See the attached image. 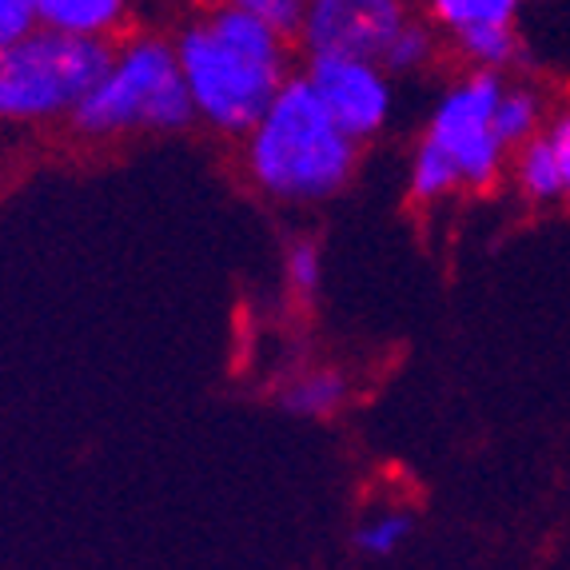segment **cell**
Here are the masks:
<instances>
[{
	"label": "cell",
	"instance_id": "obj_1",
	"mask_svg": "<svg viewBox=\"0 0 570 570\" xmlns=\"http://www.w3.org/2000/svg\"><path fill=\"white\" fill-rule=\"evenodd\" d=\"M171 45L196 120L239 140L256 128L259 116L295 77L292 40L228 9L224 0L191 17L171 37Z\"/></svg>",
	"mask_w": 570,
	"mask_h": 570
},
{
	"label": "cell",
	"instance_id": "obj_2",
	"mask_svg": "<svg viewBox=\"0 0 570 570\" xmlns=\"http://www.w3.org/2000/svg\"><path fill=\"white\" fill-rule=\"evenodd\" d=\"M244 171L267 200L315 208L352 188L360 144L324 112L307 80L295 72L244 136Z\"/></svg>",
	"mask_w": 570,
	"mask_h": 570
},
{
	"label": "cell",
	"instance_id": "obj_3",
	"mask_svg": "<svg viewBox=\"0 0 570 570\" xmlns=\"http://www.w3.org/2000/svg\"><path fill=\"white\" fill-rule=\"evenodd\" d=\"M72 132L85 140H120V136H171L196 124L188 85H184L176 45L156 32L116 40L105 72L96 77Z\"/></svg>",
	"mask_w": 570,
	"mask_h": 570
},
{
	"label": "cell",
	"instance_id": "obj_4",
	"mask_svg": "<svg viewBox=\"0 0 570 570\" xmlns=\"http://www.w3.org/2000/svg\"><path fill=\"white\" fill-rule=\"evenodd\" d=\"M108 40L32 29L0 52V128L72 120L88 88L105 72Z\"/></svg>",
	"mask_w": 570,
	"mask_h": 570
},
{
	"label": "cell",
	"instance_id": "obj_5",
	"mask_svg": "<svg viewBox=\"0 0 570 570\" xmlns=\"http://www.w3.org/2000/svg\"><path fill=\"white\" fill-rule=\"evenodd\" d=\"M503 88V77L466 72L463 80H455L439 96L428 116V128L419 136L448 156L451 168L459 171L463 191H491L511 164V148L499 140V128H494Z\"/></svg>",
	"mask_w": 570,
	"mask_h": 570
},
{
	"label": "cell",
	"instance_id": "obj_6",
	"mask_svg": "<svg viewBox=\"0 0 570 570\" xmlns=\"http://www.w3.org/2000/svg\"><path fill=\"white\" fill-rule=\"evenodd\" d=\"M307 88L324 112L340 124L355 144H367L387 132L391 116H395V80L380 60L360 57H304Z\"/></svg>",
	"mask_w": 570,
	"mask_h": 570
},
{
	"label": "cell",
	"instance_id": "obj_7",
	"mask_svg": "<svg viewBox=\"0 0 570 570\" xmlns=\"http://www.w3.org/2000/svg\"><path fill=\"white\" fill-rule=\"evenodd\" d=\"M407 20V0H307L295 45L304 48V57L383 60Z\"/></svg>",
	"mask_w": 570,
	"mask_h": 570
},
{
	"label": "cell",
	"instance_id": "obj_8",
	"mask_svg": "<svg viewBox=\"0 0 570 570\" xmlns=\"http://www.w3.org/2000/svg\"><path fill=\"white\" fill-rule=\"evenodd\" d=\"M29 4L32 17H37V29L108 40V45L128 24V12H132V0H29Z\"/></svg>",
	"mask_w": 570,
	"mask_h": 570
},
{
	"label": "cell",
	"instance_id": "obj_9",
	"mask_svg": "<svg viewBox=\"0 0 570 570\" xmlns=\"http://www.w3.org/2000/svg\"><path fill=\"white\" fill-rule=\"evenodd\" d=\"M511 180L519 200L531 208H551V204H567V188H562V168L554 156L547 132L527 140L523 148L511 153Z\"/></svg>",
	"mask_w": 570,
	"mask_h": 570
},
{
	"label": "cell",
	"instance_id": "obj_10",
	"mask_svg": "<svg viewBox=\"0 0 570 570\" xmlns=\"http://www.w3.org/2000/svg\"><path fill=\"white\" fill-rule=\"evenodd\" d=\"M347 403V375L335 367H304L279 387V407L295 419H327Z\"/></svg>",
	"mask_w": 570,
	"mask_h": 570
},
{
	"label": "cell",
	"instance_id": "obj_11",
	"mask_svg": "<svg viewBox=\"0 0 570 570\" xmlns=\"http://www.w3.org/2000/svg\"><path fill=\"white\" fill-rule=\"evenodd\" d=\"M459 60H466V72H491L503 77L507 68L523 60V40L514 32V24H479L459 37H451Z\"/></svg>",
	"mask_w": 570,
	"mask_h": 570
},
{
	"label": "cell",
	"instance_id": "obj_12",
	"mask_svg": "<svg viewBox=\"0 0 570 570\" xmlns=\"http://www.w3.org/2000/svg\"><path fill=\"white\" fill-rule=\"evenodd\" d=\"M547 100H542L539 88L531 85H507L503 96H499V112H494V128H499V140L507 148H523L527 140L547 132Z\"/></svg>",
	"mask_w": 570,
	"mask_h": 570
},
{
	"label": "cell",
	"instance_id": "obj_13",
	"mask_svg": "<svg viewBox=\"0 0 570 570\" xmlns=\"http://www.w3.org/2000/svg\"><path fill=\"white\" fill-rule=\"evenodd\" d=\"M455 191H463L459 184V171L451 168V160L439 148H431L428 140L415 144V156L407 164V196L419 208H431V204L451 200Z\"/></svg>",
	"mask_w": 570,
	"mask_h": 570
},
{
	"label": "cell",
	"instance_id": "obj_14",
	"mask_svg": "<svg viewBox=\"0 0 570 570\" xmlns=\"http://www.w3.org/2000/svg\"><path fill=\"white\" fill-rule=\"evenodd\" d=\"M523 0H428V20L439 32L459 37L479 24H514Z\"/></svg>",
	"mask_w": 570,
	"mask_h": 570
},
{
	"label": "cell",
	"instance_id": "obj_15",
	"mask_svg": "<svg viewBox=\"0 0 570 570\" xmlns=\"http://www.w3.org/2000/svg\"><path fill=\"white\" fill-rule=\"evenodd\" d=\"M435 57H439V29L431 24V20L411 17L400 29V37L387 45L380 65L387 68V77L395 80V77H415V72L431 68Z\"/></svg>",
	"mask_w": 570,
	"mask_h": 570
},
{
	"label": "cell",
	"instance_id": "obj_16",
	"mask_svg": "<svg viewBox=\"0 0 570 570\" xmlns=\"http://www.w3.org/2000/svg\"><path fill=\"white\" fill-rule=\"evenodd\" d=\"M284 287L295 304H315L324 292V247L312 236H295L284 247Z\"/></svg>",
	"mask_w": 570,
	"mask_h": 570
},
{
	"label": "cell",
	"instance_id": "obj_17",
	"mask_svg": "<svg viewBox=\"0 0 570 570\" xmlns=\"http://www.w3.org/2000/svg\"><path fill=\"white\" fill-rule=\"evenodd\" d=\"M411 514L407 511H375L367 514L360 523V531H355V547H360L367 559H387V554H395L407 542L411 534Z\"/></svg>",
	"mask_w": 570,
	"mask_h": 570
},
{
	"label": "cell",
	"instance_id": "obj_18",
	"mask_svg": "<svg viewBox=\"0 0 570 570\" xmlns=\"http://www.w3.org/2000/svg\"><path fill=\"white\" fill-rule=\"evenodd\" d=\"M228 9L244 12V17H252L256 24H264V29H272L276 37L292 40L299 37V29H304V9L307 0H224Z\"/></svg>",
	"mask_w": 570,
	"mask_h": 570
},
{
	"label": "cell",
	"instance_id": "obj_19",
	"mask_svg": "<svg viewBox=\"0 0 570 570\" xmlns=\"http://www.w3.org/2000/svg\"><path fill=\"white\" fill-rule=\"evenodd\" d=\"M32 29H37V17L29 0H0V52L20 37H29Z\"/></svg>",
	"mask_w": 570,
	"mask_h": 570
},
{
	"label": "cell",
	"instance_id": "obj_20",
	"mask_svg": "<svg viewBox=\"0 0 570 570\" xmlns=\"http://www.w3.org/2000/svg\"><path fill=\"white\" fill-rule=\"evenodd\" d=\"M547 140H551L554 156H559V168H562V188H567V204H570V108L551 116L547 124Z\"/></svg>",
	"mask_w": 570,
	"mask_h": 570
}]
</instances>
